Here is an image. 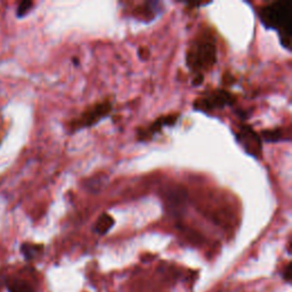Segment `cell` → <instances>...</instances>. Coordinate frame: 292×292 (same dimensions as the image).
I'll return each mask as SVG.
<instances>
[{"instance_id": "obj_1", "label": "cell", "mask_w": 292, "mask_h": 292, "mask_svg": "<svg viewBox=\"0 0 292 292\" xmlns=\"http://www.w3.org/2000/svg\"><path fill=\"white\" fill-rule=\"evenodd\" d=\"M259 18L266 29L278 30L281 44L290 49L292 34V9L290 0H279L268 3L259 10Z\"/></svg>"}, {"instance_id": "obj_2", "label": "cell", "mask_w": 292, "mask_h": 292, "mask_svg": "<svg viewBox=\"0 0 292 292\" xmlns=\"http://www.w3.org/2000/svg\"><path fill=\"white\" fill-rule=\"evenodd\" d=\"M217 47L215 38L209 31H203L191 42L186 53V64L194 75H203L215 66Z\"/></svg>"}, {"instance_id": "obj_3", "label": "cell", "mask_w": 292, "mask_h": 292, "mask_svg": "<svg viewBox=\"0 0 292 292\" xmlns=\"http://www.w3.org/2000/svg\"><path fill=\"white\" fill-rule=\"evenodd\" d=\"M111 111L112 103L108 99L93 104L86 108L76 120H73L70 128H71L72 131H76L79 129H84V128L95 126L100 120L106 118L111 113Z\"/></svg>"}, {"instance_id": "obj_4", "label": "cell", "mask_w": 292, "mask_h": 292, "mask_svg": "<svg viewBox=\"0 0 292 292\" xmlns=\"http://www.w3.org/2000/svg\"><path fill=\"white\" fill-rule=\"evenodd\" d=\"M234 102L235 97L231 93L224 91V89H217V91L208 92L203 96L198 97L194 102V107L198 111L209 112L224 108Z\"/></svg>"}, {"instance_id": "obj_5", "label": "cell", "mask_w": 292, "mask_h": 292, "mask_svg": "<svg viewBox=\"0 0 292 292\" xmlns=\"http://www.w3.org/2000/svg\"><path fill=\"white\" fill-rule=\"evenodd\" d=\"M166 209L170 215L182 216L188 205V192L181 185H173L166 190Z\"/></svg>"}, {"instance_id": "obj_6", "label": "cell", "mask_w": 292, "mask_h": 292, "mask_svg": "<svg viewBox=\"0 0 292 292\" xmlns=\"http://www.w3.org/2000/svg\"><path fill=\"white\" fill-rule=\"evenodd\" d=\"M236 141L248 154L255 158H259L262 155V139L260 136L248 124H242L236 131Z\"/></svg>"}, {"instance_id": "obj_7", "label": "cell", "mask_w": 292, "mask_h": 292, "mask_svg": "<svg viewBox=\"0 0 292 292\" xmlns=\"http://www.w3.org/2000/svg\"><path fill=\"white\" fill-rule=\"evenodd\" d=\"M179 114L178 113H171V114H167L160 116L155 120L154 122H152L149 127L146 128H141L138 129L137 132V138L138 141L141 142H147L150 139L153 138V136L158 132H160L162 130L163 127L166 126H174L175 123L178 121Z\"/></svg>"}, {"instance_id": "obj_8", "label": "cell", "mask_w": 292, "mask_h": 292, "mask_svg": "<svg viewBox=\"0 0 292 292\" xmlns=\"http://www.w3.org/2000/svg\"><path fill=\"white\" fill-rule=\"evenodd\" d=\"M159 2L155 1H147L143 2L142 5H138L134 9V15L144 22H151L155 16H157Z\"/></svg>"}, {"instance_id": "obj_9", "label": "cell", "mask_w": 292, "mask_h": 292, "mask_svg": "<svg viewBox=\"0 0 292 292\" xmlns=\"http://www.w3.org/2000/svg\"><path fill=\"white\" fill-rule=\"evenodd\" d=\"M113 225H114L113 217L110 216L106 212H104L99 216V218L96 221L95 231L98 233V234H102V235L106 234V233L113 227Z\"/></svg>"}, {"instance_id": "obj_10", "label": "cell", "mask_w": 292, "mask_h": 292, "mask_svg": "<svg viewBox=\"0 0 292 292\" xmlns=\"http://www.w3.org/2000/svg\"><path fill=\"white\" fill-rule=\"evenodd\" d=\"M9 292H34L32 286L29 282L21 279H14L7 283Z\"/></svg>"}, {"instance_id": "obj_11", "label": "cell", "mask_w": 292, "mask_h": 292, "mask_svg": "<svg viewBox=\"0 0 292 292\" xmlns=\"http://www.w3.org/2000/svg\"><path fill=\"white\" fill-rule=\"evenodd\" d=\"M262 137L260 139H264L265 142L267 143H276L279 141H282L284 132L280 128H276V129H270V130H264L262 131Z\"/></svg>"}, {"instance_id": "obj_12", "label": "cell", "mask_w": 292, "mask_h": 292, "mask_svg": "<svg viewBox=\"0 0 292 292\" xmlns=\"http://www.w3.org/2000/svg\"><path fill=\"white\" fill-rule=\"evenodd\" d=\"M21 250H22V254L24 255L26 259H32L42 250V245L24 243L22 245Z\"/></svg>"}, {"instance_id": "obj_13", "label": "cell", "mask_w": 292, "mask_h": 292, "mask_svg": "<svg viewBox=\"0 0 292 292\" xmlns=\"http://www.w3.org/2000/svg\"><path fill=\"white\" fill-rule=\"evenodd\" d=\"M32 6H33L32 1H28V0H25V1H22L17 7V16L18 17L24 16V15L28 14V11L31 9V7H32Z\"/></svg>"}, {"instance_id": "obj_14", "label": "cell", "mask_w": 292, "mask_h": 292, "mask_svg": "<svg viewBox=\"0 0 292 292\" xmlns=\"http://www.w3.org/2000/svg\"><path fill=\"white\" fill-rule=\"evenodd\" d=\"M284 280L287 282H290L291 280V264H288V266L286 268V272H284Z\"/></svg>"}, {"instance_id": "obj_15", "label": "cell", "mask_w": 292, "mask_h": 292, "mask_svg": "<svg viewBox=\"0 0 292 292\" xmlns=\"http://www.w3.org/2000/svg\"><path fill=\"white\" fill-rule=\"evenodd\" d=\"M138 54H139V56H141L143 60H146V58H149V49H146V48H139L138 49Z\"/></svg>"}]
</instances>
